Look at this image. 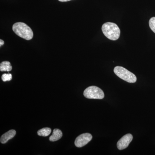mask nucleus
I'll list each match as a JSON object with an SVG mask.
<instances>
[{"label": "nucleus", "mask_w": 155, "mask_h": 155, "mask_svg": "<svg viewBox=\"0 0 155 155\" xmlns=\"http://www.w3.org/2000/svg\"><path fill=\"white\" fill-rule=\"evenodd\" d=\"M14 33L22 38L30 40L33 37V32L31 28L25 23L16 22L13 26Z\"/></svg>", "instance_id": "1"}, {"label": "nucleus", "mask_w": 155, "mask_h": 155, "mask_svg": "<svg viewBox=\"0 0 155 155\" xmlns=\"http://www.w3.org/2000/svg\"><path fill=\"white\" fill-rule=\"evenodd\" d=\"M102 30L105 36L111 40H117L120 37V28L113 22H107L103 24Z\"/></svg>", "instance_id": "2"}, {"label": "nucleus", "mask_w": 155, "mask_h": 155, "mask_svg": "<svg viewBox=\"0 0 155 155\" xmlns=\"http://www.w3.org/2000/svg\"><path fill=\"white\" fill-rule=\"evenodd\" d=\"M114 72L117 76L127 82L134 83L136 81L135 75L124 67L119 66L115 67Z\"/></svg>", "instance_id": "3"}, {"label": "nucleus", "mask_w": 155, "mask_h": 155, "mask_svg": "<svg viewBox=\"0 0 155 155\" xmlns=\"http://www.w3.org/2000/svg\"><path fill=\"white\" fill-rule=\"evenodd\" d=\"M84 95L88 99H102L104 97V94L99 87L92 86L89 87L84 91Z\"/></svg>", "instance_id": "4"}, {"label": "nucleus", "mask_w": 155, "mask_h": 155, "mask_svg": "<svg viewBox=\"0 0 155 155\" xmlns=\"http://www.w3.org/2000/svg\"><path fill=\"white\" fill-rule=\"evenodd\" d=\"M92 139V136L89 133H84L78 136L75 141V146L81 147L86 145Z\"/></svg>", "instance_id": "5"}, {"label": "nucleus", "mask_w": 155, "mask_h": 155, "mask_svg": "<svg viewBox=\"0 0 155 155\" xmlns=\"http://www.w3.org/2000/svg\"><path fill=\"white\" fill-rule=\"evenodd\" d=\"M133 139V136L130 134H126L122 137L117 143L118 149L122 150L126 148L128 146Z\"/></svg>", "instance_id": "6"}, {"label": "nucleus", "mask_w": 155, "mask_h": 155, "mask_svg": "<svg viewBox=\"0 0 155 155\" xmlns=\"http://www.w3.org/2000/svg\"><path fill=\"white\" fill-rule=\"evenodd\" d=\"M16 134V130H11L4 134L2 136L0 141L2 143H5L9 140L11 139L15 136Z\"/></svg>", "instance_id": "7"}, {"label": "nucleus", "mask_w": 155, "mask_h": 155, "mask_svg": "<svg viewBox=\"0 0 155 155\" xmlns=\"http://www.w3.org/2000/svg\"><path fill=\"white\" fill-rule=\"evenodd\" d=\"M63 136L62 131L59 129H54L53 130L52 135L50 136L49 140L51 141H56L59 140Z\"/></svg>", "instance_id": "8"}, {"label": "nucleus", "mask_w": 155, "mask_h": 155, "mask_svg": "<svg viewBox=\"0 0 155 155\" xmlns=\"http://www.w3.org/2000/svg\"><path fill=\"white\" fill-rule=\"evenodd\" d=\"M12 69V67L9 61H3L0 64V70L2 72H9Z\"/></svg>", "instance_id": "9"}, {"label": "nucleus", "mask_w": 155, "mask_h": 155, "mask_svg": "<svg viewBox=\"0 0 155 155\" xmlns=\"http://www.w3.org/2000/svg\"><path fill=\"white\" fill-rule=\"evenodd\" d=\"M51 129L49 127H45L38 131V134L40 136L47 137L50 135Z\"/></svg>", "instance_id": "10"}, {"label": "nucleus", "mask_w": 155, "mask_h": 155, "mask_svg": "<svg viewBox=\"0 0 155 155\" xmlns=\"http://www.w3.org/2000/svg\"><path fill=\"white\" fill-rule=\"evenodd\" d=\"M12 78V75L11 73H8V74H3L2 76V79L3 81H11Z\"/></svg>", "instance_id": "11"}, {"label": "nucleus", "mask_w": 155, "mask_h": 155, "mask_svg": "<svg viewBox=\"0 0 155 155\" xmlns=\"http://www.w3.org/2000/svg\"><path fill=\"white\" fill-rule=\"evenodd\" d=\"M150 28L155 33V17H152L149 21Z\"/></svg>", "instance_id": "12"}, {"label": "nucleus", "mask_w": 155, "mask_h": 155, "mask_svg": "<svg viewBox=\"0 0 155 155\" xmlns=\"http://www.w3.org/2000/svg\"><path fill=\"white\" fill-rule=\"evenodd\" d=\"M4 44H5V42H4V41L2 39L0 40V46H2V45H4Z\"/></svg>", "instance_id": "13"}, {"label": "nucleus", "mask_w": 155, "mask_h": 155, "mask_svg": "<svg viewBox=\"0 0 155 155\" xmlns=\"http://www.w3.org/2000/svg\"><path fill=\"white\" fill-rule=\"evenodd\" d=\"M58 1H60V2H69V1H71V0H58Z\"/></svg>", "instance_id": "14"}]
</instances>
